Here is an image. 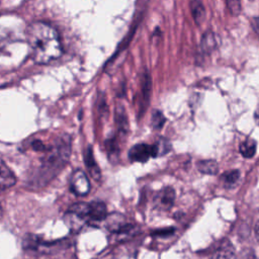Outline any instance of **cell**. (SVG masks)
I'll return each mask as SVG.
<instances>
[{
    "label": "cell",
    "mask_w": 259,
    "mask_h": 259,
    "mask_svg": "<svg viewBox=\"0 0 259 259\" xmlns=\"http://www.w3.org/2000/svg\"><path fill=\"white\" fill-rule=\"evenodd\" d=\"M164 121H165L164 115L161 112L156 111L154 113V115H153V126L155 128H161L163 123H164Z\"/></svg>",
    "instance_id": "cell-16"
},
{
    "label": "cell",
    "mask_w": 259,
    "mask_h": 259,
    "mask_svg": "<svg viewBox=\"0 0 259 259\" xmlns=\"http://www.w3.org/2000/svg\"><path fill=\"white\" fill-rule=\"evenodd\" d=\"M213 259H235V254L229 245L222 246L213 255Z\"/></svg>",
    "instance_id": "cell-13"
},
{
    "label": "cell",
    "mask_w": 259,
    "mask_h": 259,
    "mask_svg": "<svg viewBox=\"0 0 259 259\" xmlns=\"http://www.w3.org/2000/svg\"><path fill=\"white\" fill-rule=\"evenodd\" d=\"M246 259H256V258H255V257H253V256L251 257V255H250V256H248Z\"/></svg>",
    "instance_id": "cell-20"
},
{
    "label": "cell",
    "mask_w": 259,
    "mask_h": 259,
    "mask_svg": "<svg viewBox=\"0 0 259 259\" xmlns=\"http://www.w3.org/2000/svg\"><path fill=\"white\" fill-rule=\"evenodd\" d=\"M201 47L206 52H209L217 47L215 36L212 32H207L203 35V37L201 39Z\"/></svg>",
    "instance_id": "cell-12"
},
{
    "label": "cell",
    "mask_w": 259,
    "mask_h": 259,
    "mask_svg": "<svg viewBox=\"0 0 259 259\" xmlns=\"http://www.w3.org/2000/svg\"><path fill=\"white\" fill-rule=\"evenodd\" d=\"M239 178V171H230V172H227L223 175V180L225 181V183L227 185H233L236 183V181L238 180Z\"/></svg>",
    "instance_id": "cell-14"
},
{
    "label": "cell",
    "mask_w": 259,
    "mask_h": 259,
    "mask_svg": "<svg viewBox=\"0 0 259 259\" xmlns=\"http://www.w3.org/2000/svg\"><path fill=\"white\" fill-rule=\"evenodd\" d=\"M107 217V208L102 201H91L89 202V221L100 222L105 220Z\"/></svg>",
    "instance_id": "cell-4"
},
{
    "label": "cell",
    "mask_w": 259,
    "mask_h": 259,
    "mask_svg": "<svg viewBox=\"0 0 259 259\" xmlns=\"http://www.w3.org/2000/svg\"><path fill=\"white\" fill-rule=\"evenodd\" d=\"M70 189L76 195H86L90 191V182L82 170H75L70 177Z\"/></svg>",
    "instance_id": "cell-3"
},
{
    "label": "cell",
    "mask_w": 259,
    "mask_h": 259,
    "mask_svg": "<svg viewBox=\"0 0 259 259\" xmlns=\"http://www.w3.org/2000/svg\"><path fill=\"white\" fill-rule=\"evenodd\" d=\"M240 152L245 158H251L256 152V142L254 140H246L240 146Z\"/></svg>",
    "instance_id": "cell-10"
},
{
    "label": "cell",
    "mask_w": 259,
    "mask_h": 259,
    "mask_svg": "<svg viewBox=\"0 0 259 259\" xmlns=\"http://www.w3.org/2000/svg\"><path fill=\"white\" fill-rule=\"evenodd\" d=\"M255 119H256L257 123H259V106H258V108L256 110V113H255Z\"/></svg>",
    "instance_id": "cell-18"
},
{
    "label": "cell",
    "mask_w": 259,
    "mask_h": 259,
    "mask_svg": "<svg viewBox=\"0 0 259 259\" xmlns=\"http://www.w3.org/2000/svg\"><path fill=\"white\" fill-rule=\"evenodd\" d=\"M174 191L172 188L167 187L160 191L156 197V203L162 208H169L172 206L174 201Z\"/></svg>",
    "instance_id": "cell-7"
},
{
    "label": "cell",
    "mask_w": 259,
    "mask_h": 259,
    "mask_svg": "<svg viewBox=\"0 0 259 259\" xmlns=\"http://www.w3.org/2000/svg\"><path fill=\"white\" fill-rule=\"evenodd\" d=\"M15 182H16V178L13 172L0 159V189H7L13 186Z\"/></svg>",
    "instance_id": "cell-6"
},
{
    "label": "cell",
    "mask_w": 259,
    "mask_h": 259,
    "mask_svg": "<svg viewBox=\"0 0 259 259\" xmlns=\"http://www.w3.org/2000/svg\"><path fill=\"white\" fill-rule=\"evenodd\" d=\"M227 6L233 14H239L241 11L240 0H227Z\"/></svg>",
    "instance_id": "cell-15"
},
{
    "label": "cell",
    "mask_w": 259,
    "mask_h": 259,
    "mask_svg": "<svg viewBox=\"0 0 259 259\" xmlns=\"http://www.w3.org/2000/svg\"><path fill=\"white\" fill-rule=\"evenodd\" d=\"M190 9L192 16L194 18V21L197 24H200L205 16V11L202 3L199 0H192L190 3Z\"/></svg>",
    "instance_id": "cell-9"
},
{
    "label": "cell",
    "mask_w": 259,
    "mask_h": 259,
    "mask_svg": "<svg viewBox=\"0 0 259 259\" xmlns=\"http://www.w3.org/2000/svg\"><path fill=\"white\" fill-rule=\"evenodd\" d=\"M255 232H256V237H257V240L259 241V222L257 223L256 225V228H255Z\"/></svg>",
    "instance_id": "cell-17"
},
{
    "label": "cell",
    "mask_w": 259,
    "mask_h": 259,
    "mask_svg": "<svg viewBox=\"0 0 259 259\" xmlns=\"http://www.w3.org/2000/svg\"><path fill=\"white\" fill-rule=\"evenodd\" d=\"M106 227L112 233H118L121 229H123L126 224L124 222V218L119 213H112L106 217Z\"/></svg>",
    "instance_id": "cell-8"
},
{
    "label": "cell",
    "mask_w": 259,
    "mask_h": 259,
    "mask_svg": "<svg viewBox=\"0 0 259 259\" xmlns=\"http://www.w3.org/2000/svg\"><path fill=\"white\" fill-rule=\"evenodd\" d=\"M25 36L36 64H48L63 54L58 31L47 22H31L25 29Z\"/></svg>",
    "instance_id": "cell-1"
},
{
    "label": "cell",
    "mask_w": 259,
    "mask_h": 259,
    "mask_svg": "<svg viewBox=\"0 0 259 259\" xmlns=\"http://www.w3.org/2000/svg\"><path fill=\"white\" fill-rule=\"evenodd\" d=\"M159 156V150L157 144L147 145V144H138L131 148L128 152V158L133 162H147L151 157Z\"/></svg>",
    "instance_id": "cell-2"
},
{
    "label": "cell",
    "mask_w": 259,
    "mask_h": 259,
    "mask_svg": "<svg viewBox=\"0 0 259 259\" xmlns=\"http://www.w3.org/2000/svg\"><path fill=\"white\" fill-rule=\"evenodd\" d=\"M84 162L87 166V169L90 173V175L95 179V180H99L101 177V171L94 159V155H93V151L92 148L89 146L87 147V149L84 152Z\"/></svg>",
    "instance_id": "cell-5"
},
{
    "label": "cell",
    "mask_w": 259,
    "mask_h": 259,
    "mask_svg": "<svg viewBox=\"0 0 259 259\" xmlns=\"http://www.w3.org/2000/svg\"><path fill=\"white\" fill-rule=\"evenodd\" d=\"M2 215H3V209H2V206H1V204H0V220H1Z\"/></svg>",
    "instance_id": "cell-19"
},
{
    "label": "cell",
    "mask_w": 259,
    "mask_h": 259,
    "mask_svg": "<svg viewBox=\"0 0 259 259\" xmlns=\"http://www.w3.org/2000/svg\"><path fill=\"white\" fill-rule=\"evenodd\" d=\"M198 169L202 173L206 174H214L218 171V164L212 161V160H205V161H200L198 163Z\"/></svg>",
    "instance_id": "cell-11"
}]
</instances>
